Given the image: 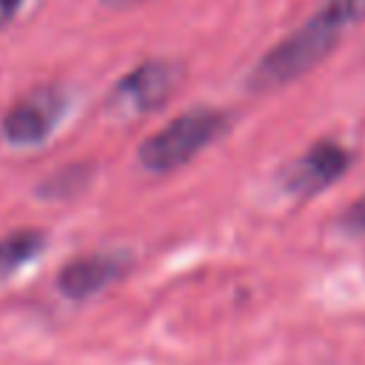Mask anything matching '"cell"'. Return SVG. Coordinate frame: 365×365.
Wrapping results in <instances>:
<instances>
[{"instance_id":"obj_7","label":"cell","mask_w":365,"mask_h":365,"mask_svg":"<svg viewBox=\"0 0 365 365\" xmlns=\"http://www.w3.org/2000/svg\"><path fill=\"white\" fill-rule=\"evenodd\" d=\"M46 245V237L34 228L11 231L0 240V279L11 277L20 265H26L31 257H37Z\"/></svg>"},{"instance_id":"obj_3","label":"cell","mask_w":365,"mask_h":365,"mask_svg":"<svg viewBox=\"0 0 365 365\" xmlns=\"http://www.w3.org/2000/svg\"><path fill=\"white\" fill-rule=\"evenodd\" d=\"M180 66L168 60H151L137 66L131 74H125L114 91H111V108L123 117H137L145 114L157 106H163L174 86L180 83Z\"/></svg>"},{"instance_id":"obj_9","label":"cell","mask_w":365,"mask_h":365,"mask_svg":"<svg viewBox=\"0 0 365 365\" xmlns=\"http://www.w3.org/2000/svg\"><path fill=\"white\" fill-rule=\"evenodd\" d=\"M20 3H23V0H0V26H3V23H9V20L17 14Z\"/></svg>"},{"instance_id":"obj_2","label":"cell","mask_w":365,"mask_h":365,"mask_svg":"<svg viewBox=\"0 0 365 365\" xmlns=\"http://www.w3.org/2000/svg\"><path fill=\"white\" fill-rule=\"evenodd\" d=\"M228 117L217 108H191L180 117H174L168 125L154 131L137 151L140 165L157 174L174 171L185 165L194 154H200L205 145L220 140L228 128Z\"/></svg>"},{"instance_id":"obj_5","label":"cell","mask_w":365,"mask_h":365,"mask_svg":"<svg viewBox=\"0 0 365 365\" xmlns=\"http://www.w3.org/2000/svg\"><path fill=\"white\" fill-rule=\"evenodd\" d=\"M63 94L54 88H37L23 97L3 120V134L14 145H34L48 137L63 114Z\"/></svg>"},{"instance_id":"obj_8","label":"cell","mask_w":365,"mask_h":365,"mask_svg":"<svg viewBox=\"0 0 365 365\" xmlns=\"http://www.w3.org/2000/svg\"><path fill=\"white\" fill-rule=\"evenodd\" d=\"M339 228H342L345 234H354V237L365 234V194L356 197V200L348 205V211L339 217Z\"/></svg>"},{"instance_id":"obj_4","label":"cell","mask_w":365,"mask_h":365,"mask_svg":"<svg viewBox=\"0 0 365 365\" xmlns=\"http://www.w3.org/2000/svg\"><path fill=\"white\" fill-rule=\"evenodd\" d=\"M351 165V157L342 145L336 143H317L311 145L305 154H299L297 160H291L279 177L282 188L297 194V197H308L317 191H325L334 180H339Z\"/></svg>"},{"instance_id":"obj_1","label":"cell","mask_w":365,"mask_h":365,"mask_svg":"<svg viewBox=\"0 0 365 365\" xmlns=\"http://www.w3.org/2000/svg\"><path fill=\"white\" fill-rule=\"evenodd\" d=\"M365 20V0H325L297 31L279 40L248 74V88L274 91L334 51L339 37Z\"/></svg>"},{"instance_id":"obj_6","label":"cell","mask_w":365,"mask_h":365,"mask_svg":"<svg viewBox=\"0 0 365 365\" xmlns=\"http://www.w3.org/2000/svg\"><path fill=\"white\" fill-rule=\"evenodd\" d=\"M123 274V262L111 254H91V257H80L71 259L60 277H57V288L68 297V299H88L97 291H103L108 282H114Z\"/></svg>"}]
</instances>
